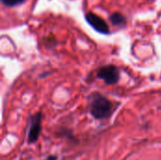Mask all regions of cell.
I'll list each match as a JSON object with an SVG mask.
<instances>
[{
	"mask_svg": "<svg viewBox=\"0 0 161 160\" xmlns=\"http://www.w3.org/2000/svg\"><path fill=\"white\" fill-rule=\"evenodd\" d=\"M113 110L112 103L102 94L95 92L91 96L90 112L92 116L97 120L108 118Z\"/></svg>",
	"mask_w": 161,
	"mask_h": 160,
	"instance_id": "cell-1",
	"label": "cell"
},
{
	"mask_svg": "<svg viewBox=\"0 0 161 160\" xmlns=\"http://www.w3.org/2000/svg\"><path fill=\"white\" fill-rule=\"evenodd\" d=\"M97 77L105 81L107 85L117 84L120 80L119 69L114 65H107L101 67L97 72Z\"/></svg>",
	"mask_w": 161,
	"mask_h": 160,
	"instance_id": "cell-2",
	"label": "cell"
},
{
	"mask_svg": "<svg viewBox=\"0 0 161 160\" xmlns=\"http://www.w3.org/2000/svg\"><path fill=\"white\" fill-rule=\"evenodd\" d=\"M85 19L88 22V24L97 32L102 33V34H108L109 33L108 25L100 16L94 14L93 12H88V13H86Z\"/></svg>",
	"mask_w": 161,
	"mask_h": 160,
	"instance_id": "cell-3",
	"label": "cell"
},
{
	"mask_svg": "<svg viewBox=\"0 0 161 160\" xmlns=\"http://www.w3.org/2000/svg\"><path fill=\"white\" fill-rule=\"evenodd\" d=\"M42 129V114L41 112L36 113L30 118V125L28 130V142L34 143L38 141Z\"/></svg>",
	"mask_w": 161,
	"mask_h": 160,
	"instance_id": "cell-4",
	"label": "cell"
},
{
	"mask_svg": "<svg viewBox=\"0 0 161 160\" xmlns=\"http://www.w3.org/2000/svg\"><path fill=\"white\" fill-rule=\"evenodd\" d=\"M109 20H110L112 25H118V26L119 25H124L126 23L125 17L123 14L119 13V12H114L113 14H111V16L109 17Z\"/></svg>",
	"mask_w": 161,
	"mask_h": 160,
	"instance_id": "cell-5",
	"label": "cell"
},
{
	"mask_svg": "<svg viewBox=\"0 0 161 160\" xmlns=\"http://www.w3.org/2000/svg\"><path fill=\"white\" fill-rule=\"evenodd\" d=\"M2 1V4L7 6V7H15V6H18L20 4H23L25 0H1Z\"/></svg>",
	"mask_w": 161,
	"mask_h": 160,
	"instance_id": "cell-6",
	"label": "cell"
},
{
	"mask_svg": "<svg viewBox=\"0 0 161 160\" xmlns=\"http://www.w3.org/2000/svg\"><path fill=\"white\" fill-rule=\"evenodd\" d=\"M58 159V157H56V156H49L45 160H57Z\"/></svg>",
	"mask_w": 161,
	"mask_h": 160,
	"instance_id": "cell-7",
	"label": "cell"
}]
</instances>
